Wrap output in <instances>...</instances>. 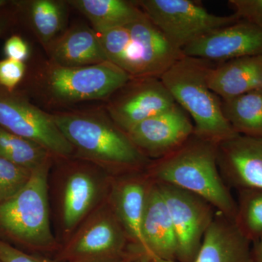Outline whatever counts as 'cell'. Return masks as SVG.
Listing matches in <instances>:
<instances>
[{"mask_svg": "<svg viewBox=\"0 0 262 262\" xmlns=\"http://www.w3.org/2000/svg\"><path fill=\"white\" fill-rule=\"evenodd\" d=\"M51 115L73 147L74 155L96 164L113 177L145 171L151 163L104 108L59 110Z\"/></svg>", "mask_w": 262, "mask_h": 262, "instance_id": "cell-1", "label": "cell"}, {"mask_svg": "<svg viewBox=\"0 0 262 262\" xmlns=\"http://www.w3.org/2000/svg\"><path fill=\"white\" fill-rule=\"evenodd\" d=\"M218 146L193 134L173 152L151 160L146 175L151 182L170 184L202 196L234 222L237 202L221 175Z\"/></svg>", "mask_w": 262, "mask_h": 262, "instance_id": "cell-2", "label": "cell"}, {"mask_svg": "<svg viewBox=\"0 0 262 262\" xmlns=\"http://www.w3.org/2000/svg\"><path fill=\"white\" fill-rule=\"evenodd\" d=\"M131 77L110 61L86 67H64L46 60L33 73L35 97L52 107H67L90 101H107Z\"/></svg>", "mask_w": 262, "mask_h": 262, "instance_id": "cell-3", "label": "cell"}, {"mask_svg": "<svg viewBox=\"0 0 262 262\" xmlns=\"http://www.w3.org/2000/svg\"><path fill=\"white\" fill-rule=\"evenodd\" d=\"M213 67L212 62L184 56L160 80L192 119L194 135L220 144L238 134L224 115L222 99L210 89L208 75Z\"/></svg>", "mask_w": 262, "mask_h": 262, "instance_id": "cell-4", "label": "cell"}, {"mask_svg": "<svg viewBox=\"0 0 262 262\" xmlns=\"http://www.w3.org/2000/svg\"><path fill=\"white\" fill-rule=\"evenodd\" d=\"M53 158L34 168L23 189L0 203V229L19 244L42 252L57 247L48 203V175Z\"/></svg>", "mask_w": 262, "mask_h": 262, "instance_id": "cell-5", "label": "cell"}, {"mask_svg": "<svg viewBox=\"0 0 262 262\" xmlns=\"http://www.w3.org/2000/svg\"><path fill=\"white\" fill-rule=\"evenodd\" d=\"M136 251L108 198L82 222L58 254V262H117Z\"/></svg>", "mask_w": 262, "mask_h": 262, "instance_id": "cell-6", "label": "cell"}, {"mask_svg": "<svg viewBox=\"0 0 262 262\" xmlns=\"http://www.w3.org/2000/svg\"><path fill=\"white\" fill-rule=\"evenodd\" d=\"M136 3L165 37L182 51L203 36L241 20L234 14H213L192 0H138Z\"/></svg>", "mask_w": 262, "mask_h": 262, "instance_id": "cell-7", "label": "cell"}, {"mask_svg": "<svg viewBox=\"0 0 262 262\" xmlns=\"http://www.w3.org/2000/svg\"><path fill=\"white\" fill-rule=\"evenodd\" d=\"M0 127L43 146L53 157L69 159L74 149L51 114L27 98L0 87Z\"/></svg>", "mask_w": 262, "mask_h": 262, "instance_id": "cell-8", "label": "cell"}, {"mask_svg": "<svg viewBox=\"0 0 262 262\" xmlns=\"http://www.w3.org/2000/svg\"><path fill=\"white\" fill-rule=\"evenodd\" d=\"M156 184L168 208L177 235V262H194L216 211L194 193L170 184Z\"/></svg>", "mask_w": 262, "mask_h": 262, "instance_id": "cell-9", "label": "cell"}, {"mask_svg": "<svg viewBox=\"0 0 262 262\" xmlns=\"http://www.w3.org/2000/svg\"><path fill=\"white\" fill-rule=\"evenodd\" d=\"M127 27L130 37L121 69L131 77L160 78L184 56L146 15Z\"/></svg>", "mask_w": 262, "mask_h": 262, "instance_id": "cell-10", "label": "cell"}, {"mask_svg": "<svg viewBox=\"0 0 262 262\" xmlns=\"http://www.w3.org/2000/svg\"><path fill=\"white\" fill-rule=\"evenodd\" d=\"M105 102L108 116L125 134L176 103L160 78L153 77H131Z\"/></svg>", "mask_w": 262, "mask_h": 262, "instance_id": "cell-11", "label": "cell"}, {"mask_svg": "<svg viewBox=\"0 0 262 262\" xmlns=\"http://www.w3.org/2000/svg\"><path fill=\"white\" fill-rule=\"evenodd\" d=\"M130 140L150 160L173 152L194 134L189 115L177 103L171 107L144 120L127 133Z\"/></svg>", "mask_w": 262, "mask_h": 262, "instance_id": "cell-12", "label": "cell"}, {"mask_svg": "<svg viewBox=\"0 0 262 262\" xmlns=\"http://www.w3.org/2000/svg\"><path fill=\"white\" fill-rule=\"evenodd\" d=\"M184 56L222 63L262 56V29L244 20L213 31L183 48Z\"/></svg>", "mask_w": 262, "mask_h": 262, "instance_id": "cell-13", "label": "cell"}, {"mask_svg": "<svg viewBox=\"0 0 262 262\" xmlns=\"http://www.w3.org/2000/svg\"><path fill=\"white\" fill-rule=\"evenodd\" d=\"M149 179L145 171L114 177L108 201L136 251L155 262L160 261L149 251L142 233V215Z\"/></svg>", "mask_w": 262, "mask_h": 262, "instance_id": "cell-14", "label": "cell"}, {"mask_svg": "<svg viewBox=\"0 0 262 262\" xmlns=\"http://www.w3.org/2000/svg\"><path fill=\"white\" fill-rule=\"evenodd\" d=\"M218 165L229 187L262 190V137L238 134L220 143Z\"/></svg>", "mask_w": 262, "mask_h": 262, "instance_id": "cell-15", "label": "cell"}, {"mask_svg": "<svg viewBox=\"0 0 262 262\" xmlns=\"http://www.w3.org/2000/svg\"><path fill=\"white\" fill-rule=\"evenodd\" d=\"M113 177L98 179L87 168H76L67 176L62 195V218L67 232L75 229L90 215L98 201L108 195Z\"/></svg>", "mask_w": 262, "mask_h": 262, "instance_id": "cell-16", "label": "cell"}, {"mask_svg": "<svg viewBox=\"0 0 262 262\" xmlns=\"http://www.w3.org/2000/svg\"><path fill=\"white\" fill-rule=\"evenodd\" d=\"M142 233L149 251L160 261L177 262V235L156 183L149 180L142 215Z\"/></svg>", "mask_w": 262, "mask_h": 262, "instance_id": "cell-17", "label": "cell"}, {"mask_svg": "<svg viewBox=\"0 0 262 262\" xmlns=\"http://www.w3.org/2000/svg\"><path fill=\"white\" fill-rule=\"evenodd\" d=\"M251 247L233 221L216 211L194 262H251Z\"/></svg>", "mask_w": 262, "mask_h": 262, "instance_id": "cell-18", "label": "cell"}, {"mask_svg": "<svg viewBox=\"0 0 262 262\" xmlns=\"http://www.w3.org/2000/svg\"><path fill=\"white\" fill-rule=\"evenodd\" d=\"M46 51L48 60L64 67H86L108 61L97 33L83 25L67 29Z\"/></svg>", "mask_w": 262, "mask_h": 262, "instance_id": "cell-19", "label": "cell"}, {"mask_svg": "<svg viewBox=\"0 0 262 262\" xmlns=\"http://www.w3.org/2000/svg\"><path fill=\"white\" fill-rule=\"evenodd\" d=\"M208 84L221 99L262 89V56L243 57L213 66Z\"/></svg>", "mask_w": 262, "mask_h": 262, "instance_id": "cell-20", "label": "cell"}, {"mask_svg": "<svg viewBox=\"0 0 262 262\" xmlns=\"http://www.w3.org/2000/svg\"><path fill=\"white\" fill-rule=\"evenodd\" d=\"M67 3L89 19L97 34L124 27L145 15L136 1L70 0Z\"/></svg>", "mask_w": 262, "mask_h": 262, "instance_id": "cell-21", "label": "cell"}, {"mask_svg": "<svg viewBox=\"0 0 262 262\" xmlns=\"http://www.w3.org/2000/svg\"><path fill=\"white\" fill-rule=\"evenodd\" d=\"M34 34L46 50L67 30V4L62 0L21 2Z\"/></svg>", "mask_w": 262, "mask_h": 262, "instance_id": "cell-22", "label": "cell"}, {"mask_svg": "<svg viewBox=\"0 0 262 262\" xmlns=\"http://www.w3.org/2000/svg\"><path fill=\"white\" fill-rule=\"evenodd\" d=\"M222 108L237 134L262 137V89L222 99Z\"/></svg>", "mask_w": 262, "mask_h": 262, "instance_id": "cell-23", "label": "cell"}, {"mask_svg": "<svg viewBox=\"0 0 262 262\" xmlns=\"http://www.w3.org/2000/svg\"><path fill=\"white\" fill-rule=\"evenodd\" d=\"M53 155L34 141L0 127V158L34 170Z\"/></svg>", "mask_w": 262, "mask_h": 262, "instance_id": "cell-24", "label": "cell"}, {"mask_svg": "<svg viewBox=\"0 0 262 262\" xmlns=\"http://www.w3.org/2000/svg\"><path fill=\"white\" fill-rule=\"evenodd\" d=\"M237 213L234 222L251 244L262 239V190H237Z\"/></svg>", "mask_w": 262, "mask_h": 262, "instance_id": "cell-25", "label": "cell"}, {"mask_svg": "<svg viewBox=\"0 0 262 262\" xmlns=\"http://www.w3.org/2000/svg\"><path fill=\"white\" fill-rule=\"evenodd\" d=\"M32 170L0 158V203L23 189L30 179Z\"/></svg>", "mask_w": 262, "mask_h": 262, "instance_id": "cell-26", "label": "cell"}, {"mask_svg": "<svg viewBox=\"0 0 262 262\" xmlns=\"http://www.w3.org/2000/svg\"><path fill=\"white\" fill-rule=\"evenodd\" d=\"M24 62L5 58L0 61V87L8 92H14V90L23 80L26 74Z\"/></svg>", "mask_w": 262, "mask_h": 262, "instance_id": "cell-27", "label": "cell"}, {"mask_svg": "<svg viewBox=\"0 0 262 262\" xmlns=\"http://www.w3.org/2000/svg\"><path fill=\"white\" fill-rule=\"evenodd\" d=\"M228 4L239 20L262 29V0H229Z\"/></svg>", "mask_w": 262, "mask_h": 262, "instance_id": "cell-28", "label": "cell"}, {"mask_svg": "<svg viewBox=\"0 0 262 262\" xmlns=\"http://www.w3.org/2000/svg\"><path fill=\"white\" fill-rule=\"evenodd\" d=\"M0 261L2 262H58L42 256L24 252L0 239Z\"/></svg>", "mask_w": 262, "mask_h": 262, "instance_id": "cell-29", "label": "cell"}, {"mask_svg": "<svg viewBox=\"0 0 262 262\" xmlns=\"http://www.w3.org/2000/svg\"><path fill=\"white\" fill-rule=\"evenodd\" d=\"M4 52L7 58L24 63L29 58L30 49L23 38L13 35L5 42Z\"/></svg>", "mask_w": 262, "mask_h": 262, "instance_id": "cell-30", "label": "cell"}, {"mask_svg": "<svg viewBox=\"0 0 262 262\" xmlns=\"http://www.w3.org/2000/svg\"><path fill=\"white\" fill-rule=\"evenodd\" d=\"M13 13L4 8L0 9V36L10 27L13 21Z\"/></svg>", "mask_w": 262, "mask_h": 262, "instance_id": "cell-31", "label": "cell"}, {"mask_svg": "<svg viewBox=\"0 0 262 262\" xmlns=\"http://www.w3.org/2000/svg\"><path fill=\"white\" fill-rule=\"evenodd\" d=\"M117 262H155L146 256L144 253L139 252V251H134L130 253L126 257L122 258L120 261Z\"/></svg>", "mask_w": 262, "mask_h": 262, "instance_id": "cell-32", "label": "cell"}, {"mask_svg": "<svg viewBox=\"0 0 262 262\" xmlns=\"http://www.w3.org/2000/svg\"><path fill=\"white\" fill-rule=\"evenodd\" d=\"M251 262H262V239L251 244Z\"/></svg>", "mask_w": 262, "mask_h": 262, "instance_id": "cell-33", "label": "cell"}, {"mask_svg": "<svg viewBox=\"0 0 262 262\" xmlns=\"http://www.w3.org/2000/svg\"><path fill=\"white\" fill-rule=\"evenodd\" d=\"M7 4H8V1H5V0H0V9L4 8L5 5Z\"/></svg>", "mask_w": 262, "mask_h": 262, "instance_id": "cell-34", "label": "cell"}, {"mask_svg": "<svg viewBox=\"0 0 262 262\" xmlns=\"http://www.w3.org/2000/svg\"><path fill=\"white\" fill-rule=\"evenodd\" d=\"M0 262H2L1 261H0Z\"/></svg>", "mask_w": 262, "mask_h": 262, "instance_id": "cell-35", "label": "cell"}]
</instances>
